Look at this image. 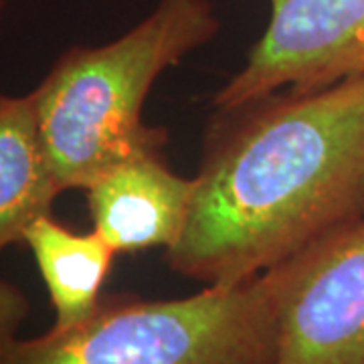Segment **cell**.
<instances>
[{
    "label": "cell",
    "mask_w": 364,
    "mask_h": 364,
    "mask_svg": "<svg viewBox=\"0 0 364 364\" xmlns=\"http://www.w3.org/2000/svg\"><path fill=\"white\" fill-rule=\"evenodd\" d=\"M221 112L170 269L233 286L363 221L364 75Z\"/></svg>",
    "instance_id": "cell-1"
},
{
    "label": "cell",
    "mask_w": 364,
    "mask_h": 364,
    "mask_svg": "<svg viewBox=\"0 0 364 364\" xmlns=\"http://www.w3.org/2000/svg\"><path fill=\"white\" fill-rule=\"evenodd\" d=\"M217 31L210 0H160L119 39L69 49L53 65L31 97L61 191H85L119 162L164 148L166 132L142 122L144 102L168 67Z\"/></svg>",
    "instance_id": "cell-2"
},
{
    "label": "cell",
    "mask_w": 364,
    "mask_h": 364,
    "mask_svg": "<svg viewBox=\"0 0 364 364\" xmlns=\"http://www.w3.org/2000/svg\"><path fill=\"white\" fill-rule=\"evenodd\" d=\"M0 364H275L263 275L174 299L104 296L90 318L14 340Z\"/></svg>",
    "instance_id": "cell-3"
},
{
    "label": "cell",
    "mask_w": 364,
    "mask_h": 364,
    "mask_svg": "<svg viewBox=\"0 0 364 364\" xmlns=\"http://www.w3.org/2000/svg\"><path fill=\"white\" fill-rule=\"evenodd\" d=\"M275 364H364V219L263 273Z\"/></svg>",
    "instance_id": "cell-4"
},
{
    "label": "cell",
    "mask_w": 364,
    "mask_h": 364,
    "mask_svg": "<svg viewBox=\"0 0 364 364\" xmlns=\"http://www.w3.org/2000/svg\"><path fill=\"white\" fill-rule=\"evenodd\" d=\"M265 33L215 95L219 109L282 90H316L364 75V0H269Z\"/></svg>",
    "instance_id": "cell-5"
},
{
    "label": "cell",
    "mask_w": 364,
    "mask_h": 364,
    "mask_svg": "<svg viewBox=\"0 0 364 364\" xmlns=\"http://www.w3.org/2000/svg\"><path fill=\"white\" fill-rule=\"evenodd\" d=\"M85 191L93 229L116 253L166 251L186 227L195 178L172 172L160 150L119 162Z\"/></svg>",
    "instance_id": "cell-6"
},
{
    "label": "cell",
    "mask_w": 364,
    "mask_h": 364,
    "mask_svg": "<svg viewBox=\"0 0 364 364\" xmlns=\"http://www.w3.org/2000/svg\"><path fill=\"white\" fill-rule=\"evenodd\" d=\"M63 191L53 176L31 93H0V253L25 241Z\"/></svg>",
    "instance_id": "cell-7"
},
{
    "label": "cell",
    "mask_w": 364,
    "mask_h": 364,
    "mask_svg": "<svg viewBox=\"0 0 364 364\" xmlns=\"http://www.w3.org/2000/svg\"><path fill=\"white\" fill-rule=\"evenodd\" d=\"M55 310L53 328H69L95 312L102 301L116 249L95 229L77 233L43 215L25 233Z\"/></svg>",
    "instance_id": "cell-8"
},
{
    "label": "cell",
    "mask_w": 364,
    "mask_h": 364,
    "mask_svg": "<svg viewBox=\"0 0 364 364\" xmlns=\"http://www.w3.org/2000/svg\"><path fill=\"white\" fill-rule=\"evenodd\" d=\"M28 316V299L13 284L0 279V352L18 338V330Z\"/></svg>",
    "instance_id": "cell-9"
},
{
    "label": "cell",
    "mask_w": 364,
    "mask_h": 364,
    "mask_svg": "<svg viewBox=\"0 0 364 364\" xmlns=\"http://www.w3.org/2000/svg\"><path fill=\"white\" fill-rule=\"evenodd\" d=\"M0 9H2V0H0Z\"/></svg>",
    "instance_id": "cell-10"
}]
</instances>
